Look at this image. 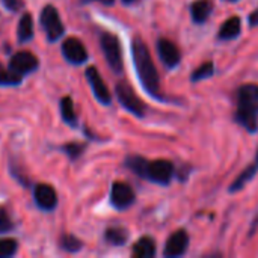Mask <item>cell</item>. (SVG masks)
Masks as SVG:
<instances>
[{
    "mask_svg": "<svg viewBox=\"0 0 258 258\" xmlns=\"http://www.w3.org/2000/svg\"><path fill=\"white\" fill-rule=\"evenodd\" d=\"M132 54H133V62H135V68L136 73L139 76V80L144 86V89L156 97V98H162L160 94V80H159V73L156 70V65L151 59L150 50L148 47L139 39L135 38L133 44H132Z\"/></svg>",
    "mask_w": 258,
    "mask_h": 258,
    "instance_id": "1",
    "label": "cell"
},
{
    "mask_svg": "<svg viewBox=\"0 0 258 258\" xmlns=\"http://www.w3.org/2000/svg\"><path fill=\"white\" fill-rule=\"evenodd\" d=\"M106 240L113 245V246H121L127 242L128 239V233L124 230V228H118V227H113V228H109L104 234Z\"/></svg>",
    "mask_w": 258,
    "mask_h": 258,
    "instance_id": "21",
    "label": "cell"
},
{
    "mask_svg": "<svg viewBox=\"0 0 258 258\" xmlns=\"http://www.w3.org/2000/svg\"><path fill=\"white\" fill-rule=\"evenodd\" d=\"M148 160L141 157V156H130L125 159V165L139 177L147 178V171H148Z\"/></svg>",
    "mask_w": 258,
    "mask_h": 258,
    "instance_id": "19",
    "label": "cell"
},
{
    "mask_svg": "<svg viewBox=\"0 0 258 258\" xmlns=\"http://www.w3.org/2000/svg\"><path fill=\"white\" fill-rule=\"evenodd\" d=\"M38 57L33 56L30 51H18L11 57L9 70L18 76H26L29 73H33L38 68Z\"/></svg>",
    "mask_w": 258,
    "mask_h": 258,
    "instance_id": "7",
    "label": "cell"
},
{
    "mask_svg": "<svg viewBox=\"0 0 258 258\" xmlns=\"http://www.w3.org/2000/svg\"><path fill=\"white\" fill-rule=\"evenodd\" d=\"M116 97L128 112H132L136 116H144L145 104L141 101V98L135 94L133 88L127 82H119L116 85Z\"/></svg>",
    "mask_w": 258,
    "mask_h": 258,
    "instance_id": "5",
    "label": "cell"
},
{
    "mask_svg": "<svg viewBox=\"0 0 258 258\" xmlns=\"http://www.w3.org/2000/svg\"><path fill=\"white\" fill-rule=\"evenodd\" d=\"M240 29H242V21L239 17H231L228 18L222 26H221V30H219V39L222 41H228V39H233L236 36H239L240 33Z\"/></svg>",
    "mask_w": 258,
    "mask_h": 258,
    "instance_id": "14",
    "label": "cell"
},
{
    "mask_svg": "<svg viewBox=\"0 0 258 258\" xmlns=\"http://www.w3.org/2000/svg\"><path fill=\"white\" fill-rule=\"evenodd\" d=\"M157 53H159L162 62L168 68H174L180 63V59H181L180 50L169 39H159L157 41Z\"/></svg>",
    "mask_w": 258,
    "mask_h": 258,
    "instance_id": "12",
    "label": "cell"
},
{
    "mask_svg": "<svg viewBox=\"0 0 258 258\" xmlns=\"http://www.w3.org/2000/svg\"><path fill=\"white\" fill-rule=\"evenodd\" d=\"M257 172H258V153H257V159H255V163H254V165H251V166H248V168H246V169H245V171L237 177V180L231 184L230 192H237V190H240L242 187H245V186H246V183H248V181H251Z\"/></svg>",
    "mask_w": 258,
    "mask_h": 258,
    "instance_id": "17",
    "label": "cell"
},
{
    "mask_svg": "<svg viewBox=\"0 0 258 258\" xmlns=\"http://www.w3.org/2000/svg\"><path fill=\"white\" fill-rule=\"evenodd\" d=\"M212 74H213V63L212 62H206L204 65H201V68H198L197 71H194L192 82H198V80L212 77Z\"/></svg>",
    "mask_w": 258,
    "mask_h": 258,
    "instance_id": "25",
    "label": "cell"
},
{
    "mask_svg": "<svg viewBox=\"0 0 258 258\" xmlns=\"http://www.w3.org/2000/svg\"><path fill=\"white\" fill-rule=\"evenodd\" d=\"M41 26L45 30L47 39L50 42L57 41L62 36V33H63V24L60 21L59 12L51 5L44 6V9L41 12Z\"/></svg>",
    "mask_w": 258,
    "mask_h": 258,
    "instance_id": "4",
    "label": "cell"
},
{
    "mask_svg": "<svg viewBox=\"0 0 258 258\" xmlns=\"http://www.w3.org/2000/svg\"><path fill=\"white\" fill-rule=\"evenodd\" d=\"M189 246V236L184 230H178L169 236L165 245L163 255L165 257H180L186 252Z\"/></svg>",
    "mask_w": 258,
    "mask_h": 258,
    "instance_id": "11",
    "label": "cell"
},
{
    "mask_svg": "<svg viewBox=\"0 0 258 258\" xmlns=\"http://www.w3.org/2000/svg\"><path fill=\"white\" fill-rule=\"evenodd\" d=\"M212 11H213V5L210 0H197L190 6V12L195 23H204L212 14Z\"/></svg>",
    "mask_w": 258,
    "mask_h": 258,
    "instance_id": "15",
    "label": "cell"
},
{
    "mask_svg": "<svg viewBox=\"0 0 258 258\" xmlns=\"http://www.w3.org/2000/svg\"><path fill=\"white\" fill-rule=\"evenodd\" d=\"M62 53L65 59L74 65H82L88 60V53L85 45L77 38H68L62 44Z\"/></svg>",
    "mask_w": 258,
    "mask_h": 258,
    "instance_id": "9",
    "label": "cell"
},
{
    "mask_svg": "<svg viewBox=\"0 0 258 258\" xmlns=\"http://www.w3.org/2000/svg\"><path fill=\"white\" fill-rule=\"evenodd\" d=\"M3 5L6 6V9L17 12L23 8V0H3Z\"/></svg>",
    "mask_w": 258,
    "mask_h": 258,
    "instance_id": "28",
    "label": "cell"
},
{
    "mask_svg": "<svg viewBox=\"0 0 258 258\" xmlns=\"http://www.w3.org/2000/svg\"><path fill=\"white\" fill-rule=\"evenodd\" d=\"M17 36L20 42H27L33 38V24H32V17L30 14H24L18 23V30Z\"/></svg>",
    "mask_w": 258,
    "mask_h": 258,
    "instance_id": "18",
    "label": "cell"
},
{
    "mask_svg": "<svg viewBox=\"0 0 258 258\" xmlns=\"http://www.w3.org/2000/svg\"><path fill=\"white\" fill-rule=\"evenodd\" d=\"M249 24H251V26H257L258 24V11L252 12V14L249 15Z\"/></svg>",
    "mask_w": 258,
    "mask_h": 258,
    "instance_id": "29",
    "label": "cell"
},
{
    "mask_svg": "<svg viewBox=\"0 0 258 258\" xmlns=\"http://www.w3.org/2000/svg\"><path fill=\"white\" fill-rule=\"evenodd\" d=\"M135 192L133 189L121 181H116L112 184V190H110V201L112 206L118 210H125L128 209L133 203H135Z\"/></svg>",
    "mask_w": 258,
    "mask_h": 258,
    "instance_id": "8",
    "label": "cell"
},
{
    "mask_svg": "<svg viewBox=\"0 0 258 258\" xmlns=\"http://www.w3.org/2000/svg\"><path fill=\"white\" fill-rule=\"evenodd\" d=\"M91 2H100L106 6H110V5H113L115 0H82V3H91Z\"/></svg>",
    "mask_w": 258,
    "mask_h": 258,
    "instance_id": "30",
    "label": "cell"
},
{
    "mask_svg": "<svg viewBox=\"0 0 258 258\" xmlns=\"http://www.w3.org/2000/svg\"><path fill=\"white\" fill-rule=\"evenodd\" d=\"M100 44L104 53V57L109 63V67L115 71V73H121L122 71V54H121V45L119 41L115 35L104 32L100 36Z\"/></svg>",
    "mask_w": 258,
    "mask_h": 258,
    "instance_id": "3",
    "label": "cell"
},
{
    "mask_svg": "<svg viewBox=\"0 0 258 258\" xmlns=\"http://www.w3.org/2000/svg\"><path fill=\"white\" fill-rule=\"evenodd\" d=\"M35 203L39 209L42 210H53L57 204V197L56 192L51 186L48 184H38L33 192Z\"/></svg>",
    "mask_w": 258,
    "mask_h": 258,
    "instance_id": "13",
    "label": "cell"
},
{
    "mask_svg": "<svg viewBox=\"0 0 258 258\" xmlns=\"http://www.w3.org/2000/svg\"><path fill=\"white\" fill-rule=\"evenodd\" d=\"M228 2H236V0H228Z\"/></svg>",
    "mask_w": 258,
    "mask_h": 258,
    "instance_id": "32",
    "label": "cell"
},
{
    "mask_svg": "<svg viewBox=\"0 0 258 258\" xmlns=\"http://www.w3.org/2000/svg\"><path fill=\"white\" fill-rule=\"evenodd\" d=\"M156 255V245L154 240L150 237L139 239L133 246V257L136 258H153Z\"/></svg>",
    "mask_w": 258,
    "mask_h": 258,
    "instance_id": "16",
    "label": "cell"
},
{
    "mask_svg": "<svg viewBox=\"0 0 258 258\" xmlns=\"http://www.w3.org/2000/svg\"><path fill=\"white\" fill-rule=\"evenodd\" d=\"M122 2H124V3H133L135 0H122Z\"/></svg>",
    "mask_w": 258,
    "mask_h": 258,
    "instance_id": "31",
    "label": "cell"
},
{
    "mask_svg": "<svg viewBox=\"0 0 258 258\" xmlns=\"http://www.w3.org/2000/svg\"><path fill=\"white\" fill-rule=\"evenodd\" d=\"M65 151L70 154V157H71V159H76V157L83 151V145L71 144V145H67V147H65Z\"/></svg>",
    "mask_w": 258,
    "mask_h": 258,
    "instance_id": "27",
    "label": "cell"
},
{
    "mask_svg": "<svg viewBox=\"0 0 258 258\" xmlns=\"http://www.w3.org/2000/svg\"><path fill=\"white\" fill-rule=\"evenodd\" d=\"M11 230H12V222H11V219H9L8 213H6L3 209H0V234H2V233H8V231H11Z\"/></svg>",
    "mask_w": 258,
    "mask_h": 258,
    "instance_id": "26",
    "label": "cell"
},
{
    "mask_svg": "<svg viewBox=\"0 0 258 258\" xmlns=\"http://www.w3.org/2000/svg\"><path fill=\"white\" fill-rule=\"evenodd\" d=\"M86 77H88V82L92 88V92L95 95V98L101 103V104H110L112 101V97H110V92L106 86V83L103 82L100 73L97 71V68L94 67H89L86 70Z\"/></svg>",
    "mask_w": 258,
    "mask_h": 258,
    "instance_id": "10",
    "label": "cell"
},
{
    "mask_svg": "<svg viewBox=\"0 0 258 258\" xmlns=\"http://www.w3.org/2000/svg\"><path fill=\"white\" fill-rule=\"evenodd\" d=\"M82 246H83V243L71 234H65L60 239V248L68 251V252H77L82 249Z\"/></svg>",
    "mask_w": 258,
    "mask_h": 258,
    "instance_id": "22",
    "label": "cell"
},
{
    "mask_svg": "<svg viewBox=\"0 0 258 258\" xmlns=\"http://www.w3.org/2000/svg\"><path fill=\"white\" fill-rule=\"evenodd\" d=\"M60 113H62V118L67 124L76 127L77 124V116H76V112H74V104H73V100L70 97H63L60 100Z\"/></svg>",
    "mask_w": 258,
    "mask_h": 258,
    "instance_id": "20",
    "label": "cell"
},
{
    "mask_svg": "<svg viewBox=\"0 0 258 258\" xmlns=\"http://www.w3.org/2000/svg\"><path fill=\"white\" fill-rule=\"evenodd\" d=\"M258 116V85H243L237 91L236 121L248 132H257Z\"/></svg>",
    "mask_w": 258,
    "mask_h": 258,
    "instance_id": "2",
    "label": "cell"
},
{
    "mask_svg": "<svg viewBox=\"0 0 258 258\" xmlns=\"http://www.w3.org/2000/svg\"><path fill=\"white\" fill-rule=\"evenodd\" d=\"M18 243L14 239H0V258L12 257L17 252Z\"/></svg>",
    "mask_w": 258,
    "mask_h": 258,
    "instance_id": "23",
    "label": "cell"
},
{
    "mask_svg": "<svg viewBox=\"0 0 258 258\" xmlns=\"http://www.w3.org/2000/svg\"><path fill=\"white\" fill-rule=\"evenodd\" d=\"M174 177V165L168 160H154L148 163L147 178L157 184H169Z\"/></svg>",
    "mask_w": 258,
    "mask_h": 258,
    "instance_id": "6",
    "label": "cell"
},
{
    "mask_svg": "<svg viewBox=\"0 0 258 258\" xmlns=\"http://www.w3.org/2000/svg\"><path fill=\"white\" fill-rule=\"evenodd\" d=\"M21 83V76L15 74L14 71H5L0 68V86H14Z\"/></svg>",
    "mask_w": 258,
    "mask_h": 258,
    "instance_id": "24",
    "label": "cell"
}]
</instances>
